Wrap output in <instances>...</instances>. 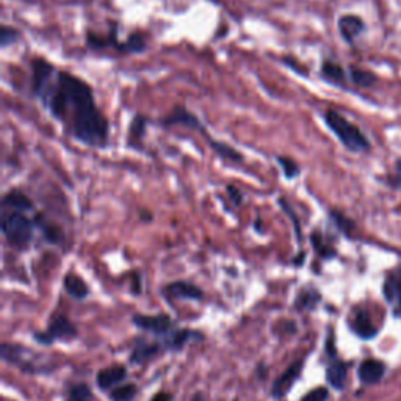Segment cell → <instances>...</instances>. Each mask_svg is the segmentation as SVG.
Wrapping results in <instances>:
<instances>
[{
	"label": "cell",
	"instance_id": "obj_17",
	"mask_svg": "<svg viewBox=\"0 0 401 401\" xmlns=\"http://www.w3.org/2000/svg\"><path fill=\"white\" fill-rule=\"evenodd\" d=\"M348 80L358 88H373L380 79L373 71L364 69L360 66H348Z\"/></svg>",
	"mask_w": 401,
	"mask_h": 401
},
{
	"label": "cell",
	"instance_id": "obj_20",
	"mask_svg": "<svg viewBox=\"0 0 401 401\" xmlns=\"http://www.w3.org/2000/svg\"><path fill=\"white\" fill-rule=\"evenodd\" d=\"M160 351L159 343H149L144 341H138L133 351L130 354V362L132 364H143V362L149 360L150 358H154Z\"/></svg>",
	"mask_w": 401,
	"mask_h": 401
},
{
	"label": "cell",
	"instance_id": "obj_13",
	"mask_svg": "<svg viewBox=\"0 0 401 401\" xmlns=\"http://www.w3.org/2000/svg\"><path fill=\"white\" fill-rule=\"evenodd\" d=\"M384 373H386V365H384L381 360L371 358L362 360L358 369V376L360 382L367 384V386L380 382L382 380Z\"/></svg>",
	"mask_w": 401,
	"mask_h": 401
},
{
	"label": "cell",
	"instance_id": "obj_8",
	"mask_svg": "<svg viewBox=\"0 0 401 401\" xmlns=\"http://www.w3.org/2000/svg\"><path fill=\"white\" fill-rule=\"evenodd\" d=\"M133 325L157 336H166L172 330V321L166 314L160 315H133Z\"/></svg>",
	"mask_w": 401,
	"mask_h": 401
},
{
	"label": "cell",
	"instance_id": "obj_32",
	"mask_svg": "<svg viewBox=\"0 0 401 401\" xmlns=\"http://www.w3.org/2000/svg\"><path fill=\"white\" fill-rule=\"evenodd\" d=\"M331 218L334 220V222H336L339 229H341L343 233H347V236H350V231L353 229V222H351L348 218H345V216L342 214H337V211H331Z\"/></svg>",
	"mask_w": 401,
	"mask_h": 401
},
{
	"label": "cell",
	"instance_id": "obj_21",
	"mask_svg": "<svg viewBox=\"0 0 401 401\" xmlns=\"http://www.w3.org/2000/svg\"><path fill=\"white\" fill-rule=\"evenodd\" d=\"M148 49V40L143 32L137 30L129 33V36L124 41V49H122V55H137L143 54Z\"/></svg>",
	"mask_w": 401,
	"mask_h": 401
},
{
	"label": "cell",
	"instance_id": "obj_36",
	"mask_svg": "<svg viewBox=\"0 0 401 401\" xmlns=\"http://www.w3.org/2000/svg\"><path fill=\"white\" fill-rule=\"evenodd\" d=\"M226 190H227V193H229V198L233 200V203H236L237 205L242 204L243 194H242L240 190H238V188H236L233 185H229V187L226 188Z\"/></svg>",
	"mask_w": 401,
	"mask_h": 401
},
{
	"label": "cell",
	"instance_id": "obj_3",
	"mask_svg": "<svg viewBox=\"0 0 401 401\" xmlns=\"http://www.w3.org/2000/svg\"><path fill=\"white\" fill-rule=\"evenodd\" d=\"M2 231L11 247L25 249L33 238L35 225L25 215H22L21 211H13V214H10L3 218Z\"/></svg>",
	"mask_w": 401,
	"mask_h": 401
},
{
	"label": "cell",
	"instance_id": "obj_1",
	"mask_svg": "<svg viewBox=\"0 0 401 401\" xmlns=\"http://www.w3.org/2000/svg\"><path fill=\"white\" fill-rule=\"evenodd\" d=\"M30 94L74 140L96 149L108 144L110 121L99 108L93 87L80 76L35 57L30 61Z\"/></svg>",
	"mask_w": 401,
	"mask_h": 401
},
{
	"label": "cell",
	"instance_id": "obj_10",
	"mask_svg": "<svg viewBox=\"0 0 401 401\" xmlns=\"http://www.w3.org/2000/svg\"><path fill=\"white\" fill-rule=\"evenodd\" d=\"M149 126V118L143 113H135L129 124V130H127V146L135 150L143 149V141L146 137Z\"/></svg>",
	"mask_w": 401,
	"mask_h": 401
},
{
	"label": "cell",
	"instance_id": "obj_35",
	"mask_svg": "<svg viewBox=\"0 0 401 401\" xmlns=\"http://www.w3.org/2000/svg\"><path fill=\"white\" fill-rule=\"evenodd\" d=\"M279 204H281V207H282V210L286 211L287 215H290V218H292V221H293V225H295V232H297V238L298 240L301 242V227H299V222H298V218H297V215L293 214V210L290 209V205H288L286 200L284 199H279Z\"/></svg>",
	"mask_w": 401,
	"mask_h": 401
},
{
	"label": "cell",
	"instance_id": "obj_2",
	"mask_svg": "<svg viewBox=\"0 0 401 401\" xmlns=\"http://www.w3.org/2000/svg\"><path fill=\"white\" fill-rule=\"evenodd\" d=\"M321 116L328 129L337 137V140L341 141L343 144V148L348 149L350 152L360 154L370 150L371 144L365 133L359 129V126H356L354 122H351L348 118H345L341 111L328 108L323 111Z\"/></svg>",
	"mask_w": 401,
	"mask_h": 401
},
{
	"label": "cell",
	"instance_id": "obj_28",
	"mask_svg": "<svg viewBox=\"0 0 401 401\" xmlns=\"http://www.w3.org/2000/svg\"><path fill=\"white\" fill-rule=\"evenodd\" d=\"M137 395V387L133 384H124V386L116 387L110 393V398L113 401H132Z\"/></svg>",
	"mask_w": 401,
	"mask_h": 401
},
{
	"label": "cell",
	"instance_id": "obj_19",
	"mask_svg": "<svg viewBox=\"0 0 401 401\" xmlns=\"http://www.w3.org/2000/svg\"><path fill=\"white\" fill-rule=\"evenodd\" d=\"M207 143L210 144V148L214 149V152L218 155V157H221L222 160L231 161V163H242V161L244 160L243 155L238 152L236 148H232L231 144L218 141V140H215V138H211V137L209 138Z\"/></svg>",
	"mask_w": 401,
	"mask_h": 401
},
{
	"label": "cell",
	"instance_id": "obj_38",
	"mask_svg": "<svg viewBox=\"0 0 401 401\" xmlns=\"http://www.w3.org/2000/svg\"><path fill=\"white\" fill-rule=\"evenodd\" d=\"M192 401H203V397H200V393H198V395H194Z\"/></svg>",
	"mask_w": 401,
	"mask_h": 401
},
{
	"label": "cell",
	"instance_id": "obj_11",
	"mask_svg": "<svg viewBox=\"0 0 401 401\" xmlns=\"http://www.w3.org/2000/svg\"><path fill=\"white\" fill-rule=\"evenodd\" d=\"M301 371H303V360L293 362V364L288 367V369L284 371L279 378H277L275 384H273V389H271L273 397L282 398L284 395L293 387V384L299 378Z\"/></svg>",
	"mask_w": 401,
	"mask_h": 401
},
{
	"label": "cell",
	"instance_id": "obj_37",
	"mask_svg": "<svg viewBox=\"0 0 401 401\" xmlns=\"http://www.w3.org/2000/svg\"><path fill=\"white\" fill-rule=\"evenodd\" d=\"M172 397L168 392H159L150 401H171Z\"/></svg>",
	"mask_w": 401,
	"mask_h": 401
},
{
	"label": "cell",
	"instance_id": "obj_29",
	"mask_svg": "<svg viewBox=\"0 0 401 401\" xmlns=\"http://www.w3.org/2000/svg\"><path fill=\"white\" fill-rule=\"evenodd\" d=\"M68 401H91V391L85 384H77L71 387Z\"/></svg>",
	"mask_w": 401,
	"mask_h": 401
},
{
	"label": "cell",
	"instance_id": "obj_24",
	"mask_svg": "<svg viewBox=\"0 0 401 401\" xmlns=\"http://www.w3.org/2000/svg\"><path fill=\"white\" fill-rule=\"evenodd\" d=\"M320 301H321V295L319 290H315V288H312V287H306L299 292L297 301H295V306H297L299 310L315 309V306L319 304Z\"/></svg>",
	"mask_w": 401,
	"mask_h": 401
},
{
	"label": "cell",
	"instance_id": "obj_27",
	"mask_svg": "<svg viewBox=\"0 0 401 401\" xmlns=\"http://www.w3.org/2000/svg\"><path fill=\"white\" fill-rule=\"evenodd\" d=\"M276 161L279 163V166L282 168L284 177H286V179L292 181V179H295V177L299 176V172H301L299 165L292 157H286V155H277Z\"/></svg>",
	"mask_w": 401,
	"mask_h": 401
},
{
	"label": "cell",
	"instance_id": "obj_34",
	"mask_svg": "<svg viewBox=\"0 0 401 401\" xmlns=\"http://www.w3.org/2000/svg\"><path fill=\"white\" fill-rule=\"evenodd\" d=\"M389 185L393 188H401V157L395 161L393 172L389 176Z\"/></svg>",
	"mask_w": 401,
	"mask_h": 401
},
{
	"label": "cell",
	"instance_id": "obj_25",
	"mask_svg": "<svg viewBox=\"0 0 401 401\" xmlns=\"http://www.w3.org/2000/svg\"><path fill=\"white\" fill-rule=\"evenodd\" d=\"M65 288L72 298L83 299L88 297V287L87 284L83 282L80 276L77 275H66L65 277Z\"/></svg>",
	"mask_w": 401,
	"mask_h": 401
},
{
	"label": "cell",
	"instance_id": "obj_33",
	"mask_svg": "<svg viewBox=\"0 0 401 401\" xmlns=\"http://www.w3.org/2000/svg\"><path fill=\"white\" fill-rule=\"evenodd\" d=\"M328 389L325 387H317L314 391H310L306 397L301 400V401H328Z\"/></svg>",
	"mask_w": 401,
	"mask_h": 401
},
{
	"label": "cell",
	"instance_id": "obj_26",
	"mask_svg": "<svg viewBox=\"0 0 401 401\" xmlns=\"http://www.w3.org/2000/svg\"><path fill=\"white\" fill-rule=\"evenodd\" d=\"M19 40L21 32L18 29H14V27L7 24L0 25V47H2V50L13 46V44H16Z\"/></svg>",
	"mask_w": 401,
	"mask_h": 401
},
{
	"label": "cell",
	"instance_id": "obj_23",
	"mask_svg": "<svg viewBox=\"0 0 401 401\" xmlns=\"http://www.w3.org/2000/svg\"><path fill=\"white\" fill-rule=\"evenodd\" d=\"M193 337H203L200 334H198L196 331H190V330H179V331H171L170 334H166V348L170 350H181L183 348V345H185L190 339Z\"/></svg>",
	"mask_w": 401,
	"mask_h": 401
},
{
	"label": "cell",
	"instance_id": "obj_5",
	"mask_svg": "<svg viewBox=\"0 0 401 401\" xmlns=\"http://www.w3.org/2000/svg\"><path fill=\"white\" fill-rule=\"evenodd\" d=\"M74 337H77V328L63 315L55 317L49 323L46 331L35 334V341L41 345H52L57 341H71Z\"/></svg>",
	"mask_w": 401,
	"mask_h": 401
},
{
	"label": "cell",
	"instance_id": "obj_16",
	"mask_svg": "<svg viewBox=\"0 0 401 401\" xmlns=\"http://www.w3.org/2000/svg\"><path fill=\"white\" fill-rule=\"evenodd\" d=\"M126 376H127L126 367L116 364L108 367V369L100 370L96 375V382L102 391H107V389L113 387L115 384L124 381Z\"/></svg>",
	"mask_w": 401,
	"mask_h": 401
},
{
	"label": "cell",
	"instance_id": "obj_9",
	"mask_svg": "<svg viewBox=\"0 0 401 401\" xmlns=\"http://www.w3.org/2000/svg\"><path fill=\"white\" fill-rule=\"evenodd\" d=\"M384 298L392 306L393 315L401 317V268L391 271L382 287Z\"/></svg>",
	"mask_w": 401,
	"mask_h": 401
},
{
	"label": "cell",
	"instance_id": "obj_14",
	"mask_svg": "<svg viewBox=\"0 0 401 401\" xmlns=\"http://www.w3.org/2000/svg\"><path fill=\"white\" fill-rule=\"evenodd\" d=\"M351 330H353L356 336L364 339V341H369V339H373L378 334V328L373 325L369 312L362 309L356 310L353 320H351Z\"/></svg>",
	"mask_w": 401,
	"mask_h": 401
},
{
	"label": "cell",
	"instance_id": "obj_31",
	"mask_svg": "<svg viewBox=\"0 0 401 401\" xmlns=\"http://www.w3.org/2000/svg\"><path fill=\"white\" fill-rule=\"evenodd\" d=\"M310 240H312V244H314V248H315L317 251H319V253H320L325 259H331L332 255L336 254V251L331 249V248H328V247H325V243H323L321 237L319 236V233H312Z\"/></svg>",
	"mask_w": 401,
	"mask_h": 401
},
{
	"label": "cell",
	"instance_id": "obj_6",
	"mask_svg": "<svg viewBox=\"0 0 401 401\" xmlns=\"http://www.w3.org/2000/svg\"><path fill=\"white\" fill-rule=\"evenodd\" d=\"M85 44L91 50L113 49L116 52L122 54V49H124V41H119V25L116 22L110 24L108 30L105 33L88 30L85 35Z\"/></svg>",
	"mask_w": 401,
	"mask_h": 401
},
{
	"label": "cell",
	"instance_id": "obj_4",
	"mask_svg": "<svg viewBox=\"0 0 401 401\" xmlns=\"http://www.w3.org/2000/svg\"><path fill=\"white\" fill-rule=\"evenodd\" d=\"M160 126L161 127H174V126H182V127H187V129H192V130H196L198 133H200L205 140H209L210 135L207 129H205L204 122L200 121V118L198 115H194L190 108H187L185 105L182 104H177L172 107L168 115L163 116L160 121Z\"/></svg>",
	"mask_w": 401,
	"mask_h": 401
},
{
	"label": "cell",
	"instance_id": "obj_22",
	"mask_svg": "<svg viewBox=\"0 0 401 401\" xmlns=\"http://www.w3.org/2000/svg\"><path fill=\"white\" fill-rule=\"evenodd\" d=\"M3 205L5 207L14 209L18 211L22 210H32L33 209V203L27 194L22 193L21 190H10L3 198Z\"/></svg>",
	"mask_w": 401,
	"mask_h": 401
},
{
	"label": "cell",
	"instance_id": "obj_18",
	"mask_svg": "<svg viewBox=\"0 0 401 401\" xmlns=\"http://www.w3.org/2000/svg\"><path fill=\"white\" fill-rule=\"evenodd\" d=\"M348 375V365L342 360H334L332 364L328 367L326 370V380L337 391H342L345 387V381H347Z\"/></svg>",
	"mask_w": 401,
	"mask_h": 401
},
{
	"label": "cell",
	"instance_id": "obj_30",
	"mask_svg": "<svg viewBox=\"0 0 401 401\" xmlns=\"http://www.w3.org/2000/svg\"><path fill=\"white\" fill-rule=\"evenodd\" d=\"M40 227L43 231V236L46 237V240L50 243H60L61 238H63V233H61L60 227H57V226L49 225V222L47 225H43V222H40Z\"/></svg>",
	"mask_w": 401,
	"mask_h": 401
},
{
	"label": "cell",
	"instance_id": "obj_12",
	"mask_svg": "<svg viewBox=\"0 0 401 401\" xmlns=\"http://www.w3.org/2000/svg\"><path fill=\"white\" fill-rule=\"evenodd\" d=\"M320 79L334 87H345L348 82V71L334 60H323L320 66Z\"/></svg>",
	"mask_w": 401,
	"mask_h": 401
},
{
	"label": "cell",
	"instance_id": "obj_7",
	"mask_svg": "<svg viewBox=\"0 0 401 401\" xmlns=\"http://www.w3.org/2000/svg\"><path fill=\"white\" fill-rule=\"evenodd\" d=\"M337 30L343 43L354 46L356 41L367 32V24L359 14L347 13L337 19Z\"/></svg>",
	"mask_w": 401,
	"mask_h": 401
},
{
	"label": "cell",
	"instance_id": "obj_15",
	"mask_svg": "<svg viewBox=\"0 0 401 401\" xmlns=\"http://www.w3.org/2000/svg\"><path fill=\"white\" fill-rule=\"evenodd\" d=\"M166 292H168V295H171L172 298H177V299L200 301L204 297V293L199 287L187 281H177V282L170 284V286L166 287Z\"/></svg>",
	"mask_w": 401,
	"mask_h": 401
}]
</instances>
